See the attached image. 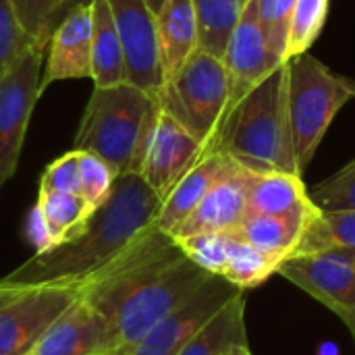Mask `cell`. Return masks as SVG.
Returning <instances> with one entry per match:
<instances>
[{"label": "cell", "mask_w": 355, "mask_h": 355, "mask_svg": "<svg viewBox=\"0 0 355 355\" xmlns=\"http://www.w3.org/2000/svg\"><path fill=\"white\" fill-rule=\"evenodd\" d=\"M160 206L162 200L139 173L121 175L77 237L50 252L33 254L0 281L21 287L85 281L156 227Z\"/></svg>", "instance_id": "6da1fadb"}, {"label": "cell", "mask_w": 355, "mask_h": 355, "mask_svg": "<svg viewBox=\"0 0 355 355\" xmlns=\"http://www.w3.org/2000/svg\"><path fill=\"white\" fill-rule=\"evenodd\" d=\"M212 150L252 173L302 175L287 112V62L277 67L225 116Z\"/></svg>", "instance_id": "7a4b0ae2"}, {"label": "cell", "mask_w": 355, "mask_h": 355, "mask_svg": "<svg viewBox=\"0 0 355 355\" xmlns=\"http://www.w3.org/2000/svg\"><path fill=\"white\" fill-rule=\"evenodd\" d=\"M160 114V98L133 83L94 87L73 150L102 158L116 177L139 173Z\"/></svg>", "instance_id": "3957f363"}, {"label": "cell", "mask_w": 355, "mask_h": 355, "mask_svg": "<svg viewBox=\"0 0 355 355\" xmlns=\"http://www.w3.org/2000/svg\"><path fill=\"white\" fill-rule=\"evenodd\" d=\"M355 98V81L310 52L287 60V112L300 173L312 162L337 112Z\"/></svg>", "instance_id": "277c9868"}, {"label": "cell", "mask_w": 355, "mask_h": 355, "mask_svg": "<svg viewBox=\"0 0 355 355\" xmlns=\"http://www.w3.org/2000/svg\"><path fill=\"white\" fill-rule=\"evenodd\" d=\"M160 108L210 152L229 108V81L223 58L196 48L179 71L164 81Z\"/></svg>", "instance_id": "5b68a950"}, {"label": "cell", "mask_w": 355, "mask_h": 355, "mask_svg": "<svg viewBox=\"0 0 355 355\" xmlns=\"http://www.w3.org/2000/svg\"><path fill=\"white\" fill-rule=\"evenodd\" d=\"M210 277V272L181 256L119 308L110 320V349L131 352L139 339L193 295Z\"/></svg>", "instance_id": "8992f818"}, {"label": "cell", "mask_w": 355, "mask_h": 355, "mask_svg": "<svg viewBox=\"0 0 355 355\" xmlns=\"http://www.w3.org/2000/svg\"><path fill=\"white\" fill-rule=\"evenodd\" d=\"M46 52L48 46H31L0 77V189L17 171L31 112L42 96Z\"/></svg>", "instance_id": "52a82bcc"}, {"label": "cell", "mask_w": 355, "mask_h": 355, "mask_svg": "<svg viewBox=\"0 0 355 355\" xmlns=\"http://www.w3.org/2000/svg\"><path fill=\"white\" fill-rule=\"evenodd\" d=\"M85 291V281L25 287L0 312V355H27L50 324Z\"/></svg>", "instance_id": "ba28073f"}, {"label": "cell", "mask_w": 355, "mask_h": 355, "mask_svg": "<svg viewBox=\"0 0 355 355\" xmlns=\"http://www.w3.org/2000/svg\"><path fill=\"white\" fill-rule=\"evenodd\" d=\"M277 275L337 314L355 339V250L335 248L316 256L289 258Z\"/></svg>", "instance_id": "9c48e42d"}, {"label": "cell", "mask_w": 355, "mask_h": 355, "mask_svg": "<svg viewBox=\"0 0 355 355\" xmlns=\"http://www.w3.org/2000/svg\"><path fill=\"white\" fill-rule=\"evenodd\" d=\"M125 54L127 83L160 98L164 87L156 15L146 0H108Z\"/></svg>", "instance_id": "30bf717a"}, {"label": "cell", "mask_w": 355, "mask_h": 355, "mask_svg": "<svg viewBox=\"0 0 355 355\" xmlns=\"http://www.w3.org/2000/svg\"><path fill=\"white\" fill-rule=\"evenodd\" d=\"M239 291L223 277L212 275L177 310L162 318L144 339L135 343L131 355H177L183 345Z\"/></svg>", "instance_id": "8fae6325"}, {"label": "cell", "mask_w": 355, "mask_h": 355, "mask_svg": "<svg viewBox=\"0 0 355 355\" xmlns=\"http://www.w3.org/2000/svg\"><path fill=\"white\" fill-rule=\"evenodd\" d=\"M223 64L229 81V108L248 96L262 79H266L281 62L272 56L264 27L258 19L256 0L245 2L239 23L231 33L227 50L223 54Z\"/></svg>", "instance_id": "7c38bea8"}, {"label": "cell", "mask_w": 355, "mask_h": 355, "mask_svg": "<svg viewBox=\"0 0 355 355\" xmlns=\"http://www.w3.org/2000/svg\"><path fill=\"white\" fill-rule=\"evenodd\" d=\"M206 148L160 108L139 175L164 202L171 189L202 160Z\"/></svg>", "instance_id": "4fadbf2b"}, {"label": "cell", "mask_w": 355, "mask_h": 355, "mask_svg": "<svg viewBox=\"0 0 355 355\" xmlns=\"http://www.w3.org/2000/svg\"><path fill=\"white\" fill-rule=\"evenodd\" d=\"M110 322L81 295L27 355H98L110 349Z\"/></svg>", "instance_id": "5bb4252c"}, {"label": "cell", "mask_w": 355, "mask_h": 355, "mask_svg": "<svg viewBox=\"0 0 355 355\" xmlns=\"http://www.w3.org/2000/svg\"><path fill=\"white\" fill-rule=\"evenodd\" d=\"M250 185H252V171L235 162L231 171L225 173L212 185V189L198 204V208L171 237L183 239L198 233L237 229L248 212Z\"/></svg>", "instance_id": "9a60e30c"}, {"label": "cell", "mask_w": 355, "mask_h": 355, "mask_svg": "<svg viewBox=\"0 0 355 355\" xmlns=\"http://www.w3.org/2000/svg\"><path fill=\"white\" fill-rule=\"evenodd\" d=\"M85 77H92V2L71 10L54 29L46 52L40 94L54 81Z\"/></svg>", "instance_id": "2e32d148"}, {"label": "cell", "mask_w": 355, "mask_h": 355, "mask_svg": "<svg viewBox=\"0 0 355 355\" xmlns=\"http://www.w3.org/2000/svg\"><path fill=\"white\" fill-rule=\"evenodd\" d=\"M233 164L235 160L218 150L206 152L202 160L164 198L160 212L156 216V229L166 235H173L187 220V216L198 208L204 196L212 189V185L225 173L231 171Z\"/></svg>", "instance_id": "e0dca14e"}, {"label": "cell", "mask_w": 355, "mask_h": 355, "mask_svg": "<svg viewBox=\"0 0 355 355\" xmlns=\"http://www.w3.org/2000/svg\"><path fill=\"white\" fill-rule=\"evenodd\" d=\"M320 208L316 204L308 206L302 212L285 214V216H270V214H245L241 225L237 227L239 235L254 245L258 252L275 258L277 262H285L293 256L300 237L310 223V218Z\"/></svg>", "instance_id": "ac0fdd59"}, {"label": "cell", "mask_w": 355, "mask_h": 355, "mask_svg": "<svg viewBox=\"0 0 355 355\" xmlns=\"http://www.w3.org/2000/svg\"><path fill=\"white\" fill-rule=\"evenodd\" d=\"M158 52L164 81L198 48V19L193 0H164L156 12Z\"/></svg>", "instance_id": "d6986e66"}, {"label": "cell", "mask_w": 355, "mask_h": 355, "mask_svg": "<svg viewBox=\"0 0 355 355\" xmlns=\"http://www.w3.org/2000/svg\"><path fill=\"white\" fill-rule=\"evenodd\" d=\"M94 87L127 81L125 54L108 0H92V77Z\"/></svg>", "instance_id": "ffe728a7"}, {"label": "cell", "mask_w": 355, "mask_h": 355, "mask_svg": "<svg viewBox=\"0 0 355 355\" xmlns=\"http://www.w3.org/2000/svg\"><path fill=\"white\" fill-rule=\"evenodd\" d=\"M312 204L314 202L302 181V175L252 173V185H250L245 214L285 216V214L302 212Z\"/></svg>", "instance_id": "44dd1931"}, {"label": "cell", "mask_w": 355, "mask_h": 355, "mask_svg": "<svg viewBox=\"0 0 355 355\" xmlns=\"http://www.w3.org/2000/svg\"><path fill=\"white\" fill-rule=\"evenodd\" d=\"M237 343H248L245 291H239L223 306L177 355H223Z\"/></svg>", "instance_id": "7402d4cb"}, {"label": "cell", "mask_w": 355, "mask_h": 355, "mask_svg": "<svg viewBox=\"0 0 355 355\" xmlns=\"http://www.w3.org/2000/svg\"><path fill=\"white\" fill-rule=\"evenodd\" d=\"M335 248L355 250V210H318L306 225L291 258L316 256Z\"/></svg>", "instance_id": "603a6c76"}, {"label": "cell", "mask_w": 355, "mask_h": 355, "mask_svg": "<svg viewBox=\"0 0 355 355\" xmlns=\"http://www.w3.org/2000/svg\"><path fill=\"white\" fill-rule=\"evenodd\" d=\"M198 19V48L223 58L233 29L239 23L241 0H193Z\"/></svg>", "instance_id": "cb8c5ba5"}, {"label": "cell", "mask_w": 355, "mask_h": 355, "mask_svg": "<svg viewBox=\"0 0 355 355\" xmlns=\"http://www.w3.org/2000/svg\"><path fill=\"white\" fill-rule=\"evenodd\" d=\"M48 223L56 248L71 241L85 227L94 208L79 193L69 191H42L35 202Z\"/></svg>", "instance_id": "d4e9b609"}, {"label": "cell", "mask_w": 355, "mask_h": 355, "mask_svg": "<svg viewBox=\"0 0 355 355\" xmlns=\"http://www.w3.org/2000/svg\"><path fill=\"white\" fill-rule=\"evenodd\" d=\"M279 268H281V262L258 252L237 231V237L229 252L227 266L220 277L225 281H229L231 285H235L237 289L248 291V289L260 287L264 281H268L272 275H277Z\"/></svg>", "instance_id": "484cf974"}, {"label": "cell", "mask_w": 355, "mask_h": 355, "mask_svg": "<svg viewBox=\"0 0 355 355\" xmlns=\"http://www.w3.org/2000/svg\"><path fill=\"white\" fill-rule=\"evenodd\" d=\"M89 2L92 0H10L21 27L42 46L50 44L54 29L71 10Z\"/></svg>", "instance_id": "4316f807"}, {"label": "cell", "mask_w": 355, "mask_h": 355, "mask_svg": "<svg viewBox=\"0 0 355 355\" xmlns=\"http://www.w3.org/2000/svg\"><path fill=\"white\" fill-rule=\"evenodd\" d=\"M235 237H237V229H231V231L198 233V235H189L183 239H175V241L185 258H189L193 264H198L206 272L220 277L227 266L229 252H231Z\"/></svg>", "instance_id": "83f0119b"}, {"label": "cell", "mask_w": 355, "mask_h": 355, "mask_svg": "<svg viewBox=\"0 0 355 355\" xmlns=\"http://www.w3.org/2000/svg\"><path fill=\"white\" fill-rule=\"evenodd\" d=\"M329 15V0H297L287 35V60L304 54L318 40Z\"/></svg>", "instance_id": "f1b7e54d"}, {"label": "cell", "mask_w": 355, "mask_h": 355, "mask_svg": "<svg viewBox=\"0 0 355 355\" xmlns=\"http://www.w3.org/2000/svg\"><path fill=\"white\" fill-rule=\"evenodd\" d=\"M295 2L297 0H256L258 19L264 27L268 48L281 64L287 62V35Z\"/></svg>", "instance_id": "f546056e"}, {"label": "cell", "mask_w": 355, "mask_h": 355, "mask_svg": "<svg viewBox=\"0 0 355 355\" xmlns=\"http://www.w3.org/2000/svg\"><path fill=\"white\" fill-rule=\"evenodd\" d=\"M320 210H355V160L310 191Z\"/></svg>", "instance_id": "4dcf8cb0"}, {"label": "cell", "mask_w": 355, "mask_h": 355, "mask_svg": "<svg viewBox=\"0 0 355 355\" xmlns=\"http://www.w3.org/2000/svg\"><path fill=\"white\" fill-rule=\"evenodd\" d=\"M79 179L83 200L96 210L110 196L116 175L102 158L79 150Z\"/></svg>", "instance_id": "1f68e13d"}, {"label": "cell", "mask_w": 355, "mask_h": 355, "mask_svg": "<svg viewBox=\"0 0 355 355\" xmlns=\"http://www.w3.org/2000/svg\"><path fill=\"white\" fill-rule=\"evenodd\" d=\"M31 46L35 40L21 27L10 0H0V77Z\"/></svg>", "instance_id": "d6a6232c"}, {"label": "cell", "mask_w": 355, "mask_h": 355, "mask_svg": "<svg viewBox=\"0 0 355 355\" xmlns=\"http://www.w3.org/2000/svg\"><path fill=\"white\" fill-rule=\"evenodd\" d=\"M42 191H69L81 196L79 179V150H71L50 162L40 179Z\"/></svg>", "instance_id": "836d02e7"}, {"label": "cell", "mask_w": 355, "mask_h": 355, "mask_svg": "<svg viewBox=\"0 0 355 355\" xmlns=\"http://www.w3.org/2000/svg\"><path fill=\"white\" fill-rule=\"evenodd\" d=\"M23 235H25L27 243L33 248L35 254H44V252H50V250L56 248V241H54V237H52V233L48 229V223H46V218H44L37 204L27 212Z\"/></svg>", "instance_id": "e575fe53"}, {"label": "cell", "mask_w": 355, "mask_h": 355, "mask_svg": "<svg viewBox=\"0 0 355 355\" xmlns=\"http://www.w3.org/2000/svg\"><path fill=\"white\" fill-rule=\"evenodd\" d=\"M23 289H25V287H21V285H6V283L0 281V312H2L12 300H17V297L23 293Z\"/></svg>", "instance_id": "d590c367"}, {"label": "cell", "mask_w": 355, "mask_h": 355, "mask_svg": "<svg viewBox=\"0 0 355 355\" xmlns=\"http://www.w3.org/2000/svg\"><path fill=\"white\" fill-rule=\"evenodd\" d=\"M314 355H343V352H341L339 343H335V341H322L316 347V354Z\"/></svg>", "instance_id": "8d00e7d4"}, {"label": "cell", "mask_w": 355, "mask_h": 355, "mask_svg": "<svg viewBox=\"0 0 355 355\" xmlns=\"http://www.w3.org/2000/svg\"><path fill=\"white\" fill-rule=\"evenodd\" d=\"M223 355H252V352H250V345L248 343H237V345L229 347Z\"/></svg>", "instance_id": "74e56055"}, {"label": "cell", "mask_w": 355, "mask_h": 355, "mask_svg": "<svg viewBox=\"0 0 355 355\" xmlns=\"http://www.w3.org/2000/svg\"><path fill=\"white\" fill-rule=\"evenodd\" d=\"M146 2L150 4V8H152V10H154V15H156V12L160 10V6H162V2H164V0H146Z\"/></svg>", "instance_id": "f35d334b"}, {"label": "cell", "mask_w": 355, "mask_h": 355, "mask_svg": "<svg viewBox=\"0 0 355 355\" xmlns=\"http://www.w3.org/2000/svg\"><path fill=\"white\" fill-rule=\"evenodd\" d=\"M98 355H131V352H125V349H108V352H104V354H98Z\"/></svg>", "instance_id": "ab89813d"}, {"label": "cell", "mask_w": 355, "mask_h": 355, "mask_svg": "<svg viewBox=\"0 0 355 355\" xmlns=\"http://www.w3.org/2000/svg\"><path fill=\"white\" fill-rule=\"evenodd\" d=\"M241 2H243V6H245V2H250V0H241Z\"/></svg>", "instance_id": "60d3db41"}]
</instances>
